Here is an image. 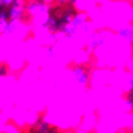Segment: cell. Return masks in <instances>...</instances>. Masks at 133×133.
Listing matches in <instances>:
<instances>
[{"label":"cell","instance_id":"1","mask_svg":"<svg viewBox=\"0 0 133 133\" xmlns=\"http://www.w3.org/2000/svg\"><path fill=\"white\" fill-rule=\"evenodd\" d=\"M80 13L77 6L71 2H55L46 6L45 19L42 28L46 29L50 34H59L70 24L72 19Z\"/></svg>","mask_w":133,"mask_h":133},{"label":"cell","instance_id":"2","mask_svg":"<svg viewBox=\"0 0 133 133\" xmlns=\"http://www.w3.org/2000/svg\"><path fill=\"white\" fill-rule=\"evenodd\" d=\"M87 22V16L84 13H79L77 16L72 19V21L70 22V24L66 26L63 31V34L66 37H72L75 34H77V32L79 29H81L85 25V23Z\"/></svg>","mask_w":133,"mask_h":133},{"label":"cell","instance_id":"3","mask_svg":"<svg viewBox=\"0 0 133 133\" xmlns=\"http://www.w3.org/2000/svg\"><path fill=\"white\" fill-rule=\"evenodd\" d=\"M71 75L74 79V81L78 86L86 87L89 84L90 75L88 70L82 65H75L74 68L71 70Z\"/></svg>","mask_w":133,"mask_h":133},{"label":"cell","instance_id":"4","mask_svg":"<svg viewBox=\"0 0 133 133\" xmlns=\"http://www.w3.org/2000/svg\"><path fill=\"white\" fill-rule=\"evenodd\" d=\"M25 9L28 10V12L31 16H35V15H38V14L46 13V5L45 4H40V3L36 2L35 0L30 1Z\"/></svg>","mask_w":133,"mask_h":133},{"label":"cell","instance_id":"5","mask_svg":"<svg viewBox=\"0 0 133 133\" xmlns=\"http://www.w3.org/2000/svg\"><path fill=\"white\" fill-rule=\"evenodd\" d=\"M18 20H12L8 23H5L4 28H3V31H2V35H10V34H13L16 31L18 30Z\"/></svg>","mask_w":133,"mask_h":133},{"label":"cell","instance_id":"6","mask_svg":"<svg viewBox=\"0 0 133 133\" xmlns=\"http://www.w3.org/2000/svg\"><path fill=\"white\" fill-rule=\"evenodd\" d=\"M118 36H119L122 39H124V40L128 41L129 43H131V42H132V38H133L132 30H131L130 28H128V26L121 28V29L118 30Z\"/></svg>","mask_w":133,"mask_h":133},{"label":"cell","instance_id":"7","mask_svg":"<svg viewBox=\"0 0 133 133\" xmlns=\"http://www.w3.org/2000/svg\"><path fill=\"white\" fill-rule=\"evenodd\" d=\"M124 108L128 113H133V91L126 93L124 98Z\"/></svg>","mask_w":133,"mask_h":133},{"label":"cell","instance_id":"8","mask_svg":"<svg viewBox=\"0 0 133 133\" xmlns=\"http://www.w3.org/2000/svg\"><path fill=\"white\" fill-rule=\"evenodd\" d=\"M104 42H105V38H95L90 42L89 50H94L98 46H101L102 44H104Z\"/></svg>","mask_w":133,"mask_h":133},{"label":"cell","instance_id":"9","mask_svg":"<svg viewBox=\"0 0 133 133\" xmlns=\"http://www.w3.org/2000/svg\"><path fill=\"white\" fill-rule=\"evenodd\" d=\"M133 91V75H128V78L125 82V92H132Z\"/></svg>","mask_w":133,"mask_h":133},{"label":"cell","instance_id":"10","mask_svg":"<svg viewBox=\"0 0 133 133\" xmlns=\"http://www.w3.org/2000/svg\"><path fill=\"white\" fill-rule=\"evenodd\" d=\"M49 128H50V126L45 121H40L37 124V129L40 133H46L49 131Z\"/></svg>","mask_w":133,"mask_h":133},{"label":"cell","instance_id":"11","mask_svg":"<svg viewBox=\"0 0 133 133\" xmlns=\"http://www.w3.org/2000/svg\"><path fill=\"white\" fill-rule=\"evenodd\" d=\"M5 133H19V130L14 125H8L5 127Z\"/></svg>","mask_w":133,"mask_h":133},{"label":"cell","instance_id":"12","mask_svg":"<svg viewBox=\"0 0 133 133\" xmlns=\"http://www.w3.org/2000/svg\"><path fill=\"white\" fill-rule=\"evenodd\" d=\"M46 54H48V56H49L50 58H53L54 55H55V53H54V48H53V46L48 48V50H46Z\"/></svg>","mask_w":133,"mask_h":133},{"label":"cell","instance_id":"13","mask_svg":"<svg viewBox=\"0 0 133 133\" xmlns=\"http://www.w3.org/2000/svg\"><path fill=\"white\" fill-rule=\"evenodd\" d=\"M13 1L18 2V3H20V4H23V3H29L30 1H32V0H13Z\"/></svg>","mask_w":133,"mask_h":133},{"label":"cell","instance_id":"14","mask_svg":"<svg viewBox=\"0 0 133 133\" xmlns=\"http://www.w3.org/2000/svg\"><path fill=\"white\" fill-rule=\"evenodd\" d=\"M36 2H38V3H40V4H45L49 0H35Z\"/></svg>","mask_w":133,"mask_h":133},{"label":"cell","instance_id":"15","mask_svg":"<svg viewBox=\"0 0 133 133\" xmlns=\"http://www.w3.org/2000/svg\"><path fill=\"white\" fill-rule=\"evenodd\" d=\"M55 2H66L65 0H54Z\"/></svg>","mask_w":133,"mask_h":133},{"label":"cell","instance_id":"16","mask_svg":"<svg viewBox=\"0 0 133 133\" xmlns=\"http://www.w3.org/2000/svg\"><path fill=\"white\" fill-rule=\"evenodd\" d=\"M130 128H131V129H132V130H133V121H132V123H131V124H130Z\"/></svg>","mask_w":133,"mask_h":133},{"label":"cell","instance_id":"17","mask_svg":"<svg viewBox=\"0 0 133 133\" xmlns=\"http://www.w3.org/2000/svg\"><path fill=\"white\" fill-rule=\"evenodd\" d=\"M78 133H85V132H84V131H80V132H78Z\"/></svg>","mask_w":133,"mask_h":133},{"label":"cell","instance_id":"18","mask_svg":"<svg viewBox=\"0 0 133 133\" xmlns=\"http://www.w3.org/2000/svg\"><path fill=\"white\" fill-rule=\"evenodd\" d=\"M65 133H71V132H65Z\"/></svg>","mask_w":133,"mask_h":133},{"label":"cell","instance_id":"19","mask_svg":"<svg viewBox=\"0 0 133 133\" xmlns=\"http://www.w3.org/2000/svg\"><path fill=\"white\" fill-rule=\"evenodd\" d=\"M118 133H124V132H118Z\"/></svg>","mask_w":133,"mask_h":133},{"label":"cell","instance_id":"20","mask_svg":"<svg viewBox=\"0 0 133 133\" xmlns=\"http://www.w3.org/2000/svg\"><path fill=\"white\" fill-rule=\"evenodd\" d=\"M4 133H5V132H4Z\"/></svg>","mask_w":133,"mask_h":133}]
</instances>
